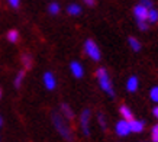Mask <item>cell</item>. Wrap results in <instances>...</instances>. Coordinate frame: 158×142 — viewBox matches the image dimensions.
<instances>
[{"mask_svg":"<svg viewBox=\"0 0 158 142\" xmlns=\"http://www.w3.org/2000/svg\"><path fill=\"white\" fill-rule=\"evenodd\" d=\"M152 115H154V118L155 119H158V106H155L152 109Z\"/></svg>","mask_w":158,"mask_h":142,"instance_id":"obj_27","label":"cell"},{"mask_svg":"<svg viewBox=\"0 0 158 142\" xmlns=\"http://www.w3.org/2000/svg\"><path fill=\"white\" fill-rule=\"evenodd\" d=\"M84 52L87 54V57L91 58L93 61H100V58H102L100 48H99V45L93 39H87L86 42H84Z\"/></svg>","mask_w":158,"mask_h":142,"instance_id":"obj_3","label":"cell"},{"mask_svg":"<svg viewBox=\"0 0 158 142\" xmlns=\"http://www.w3.org/2000/svg\"><path fill=\"white\" fill-rule=\"evenodd\" d=\"M139 31H147L148 29V22H138Z\"/></svg>","mask_w":158,"mask_h":142,"instance_id":"obj_25","label":"cell"},{"mask_svg":"<svg viewBox=\"0 0 158 142\" xmlns=\"http://www.w3.org/2000/svg\"><path fill=\"white\" fill-rule=\"evenodd\" d=\"M115 132L118 136H128L131 133V129H129V122L128 120H123V119H120L118 120L115 125Z\"/></svg>","mask_w":158,"mask_h":142,"instance_id":"obj_5","label":"cell"},{"mask_svg":"<svg viewBox=\"0 0 158 142\" xmlns=\"http://www.w3.org/2000/svg\"><path fill=\"white\" fill-rule=\"evenodd\" d=\"M145 128V122L144 120H141V119H132V120H129V129L131 132H135V133H141L142 131H144Z\"/></svg>","mask_w":158,"mask_h":142,"instance_id":"obj_9","label":"cell"},{"mask_svg":"<svg viewBox=\"0 0 158 142\" xmlns=\"http://www.w3.org/2000/svg\"><path fill=\"white\" fill-rule=\"evenodd\" d=\"M6 2H7V5H9L12 9H19L20 0H6Z\"/></svg>","mask_w":158,"mask_h":142,"instance_id":"obj_24","label":"cell"},{"mask_svg":"<svg viewBox=\"0 0 158 142\" xmlns=\"http://www.w3.org/2000/svg\"><path fill=\"white\" fill-rule=\"evenodd\" d=\"M19 38H20V35H19V31H18V29H10V31H7V33H6V39H7L10 44H16L19 41Z\"/></svg>","mask_w":158,"mask_h":142,"instance_id":"obj_15","label":"cell"},{"mask_svg":"<svg viewBox=\"0 0 158 142\" xmlns=\"http://www.w3.org/2000/svg\"><path fill=\"white\" fill-rule=\"evenodd\" d=\"M147 22L148 23H157L158 22V10L157 9H148V15H147Z\"/></svg>","mask_w":158,"mask_h":142,"instance_id":"obj_18","label":"cell"},{"mask_svg":"<svg viewBox=\"0 0 158 142\" xmlns=\"http://www.w3.org/2000/svg\"><path fill=\"white\" fill-rule=\"evenodd\" d=\"M60 10H61V7H60V3H57V2H51L48 5V13L52 16L60 13Z\"/></svg>","mask_w":158,"mask_h":142,"instance_id":"obj_19","label":"cell"},{"mask_svg":"<svg viewBox=\"0 0 158 142\" xmlns=\"http://www.w3.org/2000/svg\"><path fill=\"white\" fill-rule=\"evenodd\" d=\"M138 87H139V80L136 76H131L126 80V90L129 91V93H135V91L138 90Z\"/></svg>","mask_w":158,"mask_h":142,"instance_id":"obj_10","label":"cell"},{"mask_svg":"<svg viewBox=\"0 0 158 142\" xmlns=\"http://www.w3.org/2000/svg\"><path fill=\"white\" fill-rule=\"evenodd\" d=\"M119 113H120V116H122L123 120H128V122H129V120L134 119V113H132V110H131L126 104H122V106L119 107Z\"/></svg>","mask_w":158,"mask_h":142,"instance_id":"obj_12","label":"cell"},{"mask_svg":"<svg viewBox=\"0 0 158 142\" xmlns=\"http://www.w3.org/2000/svg\"><path fill=\"white\" fill-rule=\"evenodd\" d=\"M60 113L62 115V118H65L67 120H68V119L71 120V119L74 118V112H73V109L68 106L67 103H62L61 104V107H60Z\"/></svg>","mask_w":158,"mask_h":142,"instance_id":"obj_13","label":"cell"},{"mask_svg":"<svg viewBox=\"0 0 158 142\" xmlns=\"http://www.w3.org/2000/svg\"><path fill=\"white\" fill-rule=\"evenodd\" d=\"M70 71L76 78H81L84 76V68L78 61H71L70 62Z\"/></svg>","mask_w":158,"mask_h":142,"instance_id":"obj_8","label":"cell"},{"mask_svg":"<svg viewBox=\"0 0 158 142\" xmlns=\"http://www.w3.org/2000/svg\"><path fill=\"white\" fill-rule=\"evenodd\" d=\"M139 5H142L147 9H152L154 7V2L152 0H139Z\"/></svg>","mask_w":158,"mask_h":142,"instance_id":"obj_23","label":"cell"},{"mask_svg":"<svg viewBox=\"0 0 158 142\" xmlns=\"http://www.w3.org/2000/svg\"><path fill=\"white\" fill-rule=\"evenodd\" d=\"M25 76H26V71L22 68L20 71H18V74L15 76L13 78V86L16 87V89H19L20 86L23 84V80H25Z\"/></svg>","mask_w":158,"mask_h":142,"instance_id":"obj_14","label":"cell"},{"mask_svg":"<svg viewBox=\"0 0 158 142\" xmlns=\"http://www.w3.org/2000/svg\"><path fill=\"white\" fill-rule=\"evenodd\" d=\"M128 45L131 47V49L135 52L141 51V42H139V39H136L135 36H129L128 38Z\"/></svg>","mask_w":158,"mask_h":142,"instance_id":"obj_17","label":"cell"},{"mask_svg":"<svg viewBox=\"0 0 158 142\" xmlns=\"http://www.w3.org/2000/svg\"><path fill=\"white\" fill-rule=\"evenodd\" d=\"M147 15H148V9L142 5H136L134 7V16L136 22H147Z\"/></svg>","mask_w":158,"mask_h":142,"instance_id":"obj_7","label":"cell"},{"mask_svg":"<svg viewBox=\"0 0 158 142\" xmlns=\"http://www.w3.org/2000/svg\"><path fill=\"white\" fill-rule=\"evenodd\" d=\"M151 141L152 142H158V123L154 125L151 129Z\"/></svg>","mask_w":158,"mask_h":142,"instance_id":"obj_22","label":"cell"},{"mask_svg":"<svg viewBox=\"0 0 158 142\" xmlns=\"http://www.w3.org/2000/svg\"><path fill=\"white\" fill-rule=\"evenodd\" d=\"M96 77H97V81H99V84H100L102 90L105 91L109 97H115V89H113L112 80H110L109 74H107V70H106V68H103V67L97 68Z\"/></svg>","mask_w":158,"mask_h":142,"instance_id":"obj_2","label":"cell"},{"mask_svg":"<svg viewBox=\"0 0 158 142\" xmlns=\"http://www.w3.org/2000/svg\"><path fill=\"white\" fill-rule=\"evenodd\" d=\"M20 62L23 65V70H31L32 65H34V60H32V55L31 54H22L20 55Z\"/></svg>","mask_w":158,"mask_h":142,"instance_id":"obj_11","label":"cell"},{"mask_svg":"<svg viewBox=\"0 0 158 142\" xmlns=\"http://www.w3.org/2000/svg\"><path fill=\"white\" fill-rule=\"evenodd\" d=\"M42 81H44V86L47 90H54L57 87V80L51 71H45L44 73V77H42Z\"/></svg>","mask_w":158,"mask_h":142,"instance_id":"obj_6","label":"cell"},{"mask_svg":"<svg viewBox=\"0 0 158 142\" xmlns=\"http://www.w3.org/2000/svg\"><path fill=\"white\" fill-rule=\"evenodd\" d=\"M2 94H3V91H2V89H0V99H2Z\"/></svg>","mask_w":158,"mask_h":142,"instance_id":"obj_29","label":"cell"},{"mask_svg":"<svg viewBox=\"0 0 158 142\" xmlns=\"http://www.w3.org/2000/svg\"><path fill=\"white\" fill-rule=\"evenodd\" d=\"M83 2H84L87 6H94L96 5V0H83Z\"/></svg>","mask_w":158,"mask_h":142,"instance_id":"obj_26","label":"cell"},{"mask_svg":"<svg viewBox=\"0 0 158 142\" xmlns=\"http://www.w3.org/2000/svg\"><path fill=\"white\" fill-rule=\"evenodd\" d=\"M81 6L77 5V3H71V5H68L67 7V13L71 15V16H78V15H81Z\"/></svg>","mask_w":158,"mask_h":142,"instance_id":"obj_16","label":"cell"},{"mask_svg":"<svg viewBox=\"0 0 158 142\" xmlns=\"http://www.w3.org/2000/svg\"><path fill=\"white\" fill-rule=\"evenodd\" d=\"M51 120H52V125L55 131H57L60 135H61L62 139H65L67 142H73L74 141V133L71 131V126L68 125L67 119L62 118V115L60 112H52L51 113Z\"/></svg>","mask_w":158,"mask_h":142,"instance_id":"obj_1","label":"cell"},{"mask_svg":"<svg viewBox=\"0 0 158 142\" xmlns=\"http://www.w3.org/2000/svg\"><path fill=\"white\" fill-rule=\"evenodd\" d=\"M149 99L155 102V103H158V86H154L152 89L149 90Z\"/></svg>","mask_w":158,"mask_h":142,"instance_id":"obj_21","label":"cell"},{"mask_svg":"<svg viewBox=\"0 0 158 142\" xmlns=\"http://www.w3.org/2000/svg\"><path fill=\"white\" fill-rule=\"evenodd\" d=\"M97 122H99V125H100V128L103 129V131L107 129V122H106V118H105V115L103 113L97 115Z\"/></svg>","mask_w":158,"mask_h":142,"instance_id":"obj_20","label":"cell"},{"mask_svg":"<svg viewBox=\"0 0 158 142\" xmlns=\"http://www.w3.org/2000/svg\"><path fill=\"white\" fill-rule=\"evenodd\" d=\"M3 128V116H2V115H0V129Z\"/></svg>","mask_w":158,"mask_h":142,"instance_id":"obj_28","label":"cell"},{"mask_svg":"<svg viewBox=\"0 0 158 142\" xmlns=\"http://www.w3.org/2000/svg\"><path fill=\"white\" fill-rule=\"evenodd\" d=\"M90 118H91L90 109L81 110L78 120H80V128H81V132L84 136H89V135H90Z\"/></svg>","mask_w":158,"mask_h":142,"instance_id":"obj_4","label":"cell"}]
</instances>
